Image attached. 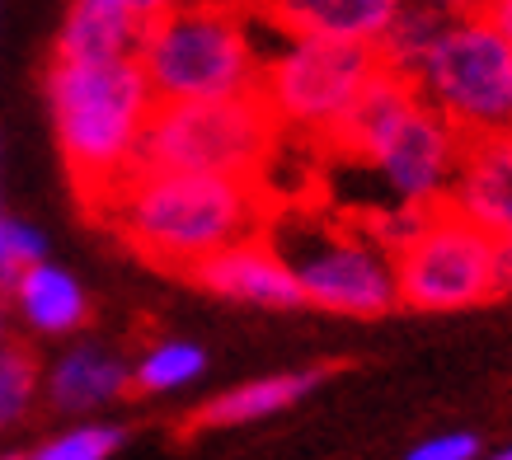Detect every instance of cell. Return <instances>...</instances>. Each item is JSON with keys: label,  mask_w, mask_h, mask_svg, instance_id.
Listing matches in <instances>:
<instances>
[{"label": "cell", "mask_w": 512, "mask_h": 460, "mask_svg": "<svg viewBox=\"0 0 512 460\" xmlns=\"http://www.w3.org/2000/svg\"><path fill=\"white\" fill-rule=\"evenodd\" d=\"M282 132L259 94L235 99H179L156 104L141 132L137 169H184V174H235L264 179Z\"/></svg>", "instance_id": "cell-5"}, {"label": "cell", "mask_w": 512, "mask_h": 460, "mask_svg": "<svg viewBox=\"0 0 512 460\" xmlns=\"http://www.w3.org/2000/svg\"><path fill=\"white\" fill-rule=\"evenodd\" d=\"M99 212L109 226L160 268H193L207 254L259 235L268 198L259 179L235 174H184V169H137Z\"/></svg>", "instance_id": "cell-1"}, {"label": "cell", "mask_w": 512, "mask_h": 460, "mask_svg": "<svg viewBox=\"0 0 512 460\" xmlns=\"http://www.w3.org/2000/svg\"><path fill=\"white\" fill-rule=\"evenodd\" d=\"M5 329H10V315H5V301H0V338H5Z\"/></svg>", "instance_id": "cell-27"}, {"label": "cell", "mask_w": 512, "mask_h": 460, "mask_svg": "<svg viewBox=\"0 0 512 460\" xmlns=\"http://www.w3.org/2000/svg\"><path fill=\"white\" fill-rule=\"evenodd\" d=\"M409 80L466 141L512 132V43L484 15H451Z\"/></svg>", "instance_id": "cell-6"}, {"label": "cell", "mask_w": 512, "mask_h": 460, "mask_svg": "<svg viewBox=\"0 0 512 460\" xmlns=\"http://www.w3.org/2000/svg\"><path fill=\"white\" fill-rule=\"evenodd\" d=\"M404 460H480V437L475 432H437V437L409 446Z\"/></svg>", "instance_id": "cell-22"}, {"label": "cell", "mask_w": 512, "mask_h": 460, "mask_svg": "<svg viewBox=\"0 0 512 460\" xmlns=\"http://www.w3.org/2000/svg\"><path fill=\"white\" fill-rule=\"evenodd\" d=\"M10 301H15L19 320L43 338L76 334L80 324L90 320V296H85V287H80L66 268H57V263H47V259L29 263V268L15 277Z\"/></svg>", "instance_id": "cell-15"}, {"label": "cell", "mask_w": 512, "mask_h": 460, "mask_svg": "<svg viewBox=\"0 0 512 460\" xmlns=\"http://www.w3.org/2000/svg\"><path fill=\"white\" fill-rule=\"evenodd\" d=\"M480 15L489 19V24H494V29H498V33H503V38H508V43H512V0H489V5H484Z\"/></svg>", "instance_id": "cell-25"}, {"label": "cell", "mask_w": 512, "mask_h": 460, "mask_svg": "<svg viewBox=\"0 0 512 460\" xmlns=\"http://www.w3.org/2000/svg\"><path fill=\"white\" fill-rule=\"evenodd\" d=\"M38 259H47L43 230L29 226V221H19V216L0 212V292H10L15 277Z\"/></svg>", "instance_id": "cell-21"}, {"label": "cell", "mask_w": 512, "mask_h": 460, "mask_svg": "<svg viewBox=\"0 0 512 460\" xmlns=\"http://www.w3.org/2000/svg\"><path fill=\"white\" fill-rule=\"evenodd\" d=\"M512 292V235H494V296Z\"/></svg>", "instance_id": "cell-24"}, {"label": "cell", "mask_w": 512, "mask_h": 460, "mask_svg": "<svg viewBox=\"0 0 512 460\" xmlns=\"http://www.w3.org/2000/svg\"><path fill=\"white\" fill-rule=\"evenodd\" d=\"M33 395H38V362L24 343L0 338V428H10L29 414Z\"/></svg>", "instance_id": "cell-20"}, {"label": "cell", "mask_w": 512, "mask_h": 460, "mask_svg": "<svg viewBox=\"0 0 512 460\" xmlns=\"http://www.w3.org/2000/svg\"><path fill=\"white\" fill-rule=\"evenodd\" d=\"M259 62L264 43L254 38V10L231 0H179L141 29L137 43V66L156 104L259 94Z\"/></svg>", "instance_id": "cell-4"}, {"label": "cell", "mask_w": 512, "mask_h": 460, "mask_svg": "<svg viewBox=\"0 0 512 460\" xmlns=\"http://www.w3.org/2000/svg\"><path fill=\"white\" fill-rule=\"evenodd\" d=\"M47 108L62 146L66 174L94 212L137 174L141 132L151 123L156 94L137 57L109 62H62L47 71Z\"/></svg>", "instance_id": "cell-2"}, {"label": "cell", "mask_w": 512, "mask_h": 460, "mask_svg": "<svg viewBox=\"0 0 512 460\" xmlns=\"http://www.w3.org/2000/svg\"><path fill=\"white\" fill-rule=\"evenodd\" d=\"M207 371V353H202L193 338H165L156 348H146L132 367V390L141 395H174L184 385L202 381Z\"/></svg>", "instance_id": "cell-18"}, {"label": "cell", "mask_w": 512, "mask_h": 460, "mask_svg": "<svg viewBox=\"0 0 512 460\" xmlns=\"http://www.w3.org/2000/svg\"><path fill=\"white\" fill-rule=\"evenodd\" d=\"M433 5H442L447 15H480L489 0H433Z\"/></svg>", "instance_id": "cell-26"}, {"label": "cell", "mask_w": 512, "mask_h": 460, "mask_svg": "<svg viewBox=\"0 0 512 460\" xmlns=\"http://www.w3.org/2000/svg\"><path fill=\"white\" fill-rule=\"evenodd\" d=\"M0 460H24V456H0Z\"/></svg>", "instance_id": "cell-29"}, {"label": "cell", "mask_w": 512, "mask_h": 460, "mask_svg": "<svg viewBox=\"0 0 512 460\" xmlns=\"http://www.w3.org/2000/svg\"><path fill=\"white\" fill-rule=\"evenodd\" d=\"M447 207L489 235H512V132L466 141Z\"/></svg>", "instance_id": "cell-12"}, {"label": "cell", "mask_w": 512, "mask_h": 460, "mask_svg": "<svg viewBox=\"0 0 512 460\" xmlns=\"http://www.w3.org/2000/svg\"><path fill=\"white\" fill-rule=\"evenodd\" d=\"M109 5H113V10H123L127 19H137L141 29H146V24H156L160 15H170L179 0H109Z\"/></svg>", "instance_id": "cell-23"}, {"label": "cell", "mask_w": 512, "mask_h": 460, "mask_svg": "<svg viewBox=\"0 0 512 460\" xmlns=\"http://www.w3.org/2000/svg\"><path fill=\"white\" fill-rule=\"evenodd\" d=\"M132 390V367L104 343H71L43 371V395L57 414H94Z\"/></svg>", "instance_id": "cell-13"}, {"label": "cell", "mask_w": 512, "mask_h": 460, "mask_svg": "<svg viewBox=\"0 0 512 460\" xmlns=\"http://www.w3.org/2000/svg\"><path fill=\"white\" fill-rule=\"evenodd\" d=\"M400 0H259V24L282 38H325V43L376 47Z\"/></svg>", "instance_id": "cell-11"}, {"label": "cell", "mask_w": 512, "mask_h": 460, "mask_svg": "<svg viewBox=\"0 0 512 460\" xmlns=\"http://www.w3.org/2000/svg\"><path fill=\"white\" fill-rule=\"evenodd\" d=\"M400 306L447 315L470 310L494 296V235L470 226L442 202L428 212L423 230L395 254Z\"/></svg>", "instance_id": "cell-9"}, {"label": "cell", "mask_w": 512, "mask_h": 460, "mask_svg": "<svg viewBox=\"0 0 512 460\" xmlns=\"http://www.w3.org/2000/svg\"><path fill=\"white\" fill-rule=\"evenodd\" d=\"M268 245L292 268L296 287H301V306L353 315V320H376L400 306L395 259L357 226L282 216L268 230Z\"/></svg>", "instance_id": "cell-7"}, {"label": "cell", "mask_w": 512, "mask_h": 460, "mask_svg": "<svg viewBox=\"0 0 512 460\" xmlns=\"http://www.w3.org/2000/svg\"><path fill=\"white\" fill-rule=\"evenodd\" d=\"M325 367H306V371H273V376H254L240 381L231 390H221L202 404L198 414L188 418L193 432H212V428H245V423H264V418L292 409L311 395L315 385L325 381Z\"/></svg>", "instance_id": "cell-14"}, {"label": "cell", "mask_w": 512, "mask_h": 460, "mask_svg": "<svg viewBox=\"0 0 512 460\" xmlns=\"http://www.w3.org/2000/svg\"><path fill=\"white\" fill-rule=\"evenodd\" d=\"M494 460H512V442L503 446V451H494Z\"/></svg>", "instance_id": "cell-28"}, {"label": "cell", "mask_w": 512, "mask_h": 460, "mask_svg": "<svg viewBox=\"0 0 512 460\" xmlns=\"http://www.w3.org/2000/svg\"><path fill=\"white\" fill-rule=\"evenodd\" d=\"M329 151L367 169L386 193L381 202L442 207L461 151H466V137L423 104L409 76L376 66V76L357 94L343 127L329 137Z\"/></svg>", "instance_id": "cell-3"}, {"label": "cell", "mask_w": 512, "mask_h": 460, "mask_svg": "<svg viewBox=\"0 0 512 460\" xmlns=\"http://www.w3.org/2000/svg\"><path fill=\"white\" fill-rule=\"evenodd\" d=\"M141 24L113 10L109 0H71L62 29H57V57L62 62H109V57H137Z\"/></svg>", "instance_id": "cell-16"}, {"label": "cell", "mask_w": 512, "mask_h": 460, "mask_svg": "<svg viewBox=\"0 0 512 460\" xmlns=\"http://www.w3.org/2000/svg\"><path fill=\"white\" fill-rule=\"evenodd\" d=\"M376 66L381 62L372 47L278 33L259 62V99L282 132L329 146V137L348 118V108L357 104V94L376 76Z\"/></svg>", "instance_id": "cell-8"}, {"label": "cell", "mask_w": 512, "mask_h": 460, "mask_svg": "<svg viewBox=\"0 0 512 460\" xmlns=\"http://www.w3.org/2000/svg\"><path fill=\"white\" fill-rule=\"evenodd\" d=\"M188 277L202 292L221 296V301H240V306H264V310H296L301 306V287H296L292 268L282 254L268 245L264 235H245L235 245L207 254L202 263L188 268Z\"/></svg>", "instance_id": "cell-10"}, {"label": "cell", "mask_w": 512, "mask_h": 460, "mask_svg": "<svg viewBox=\"0 0 512 460\" xmlns=\"http://www.w3.org/2000/svg\"><path fill=\"white\" fill-rule=\"evenodd\" d=\"M447 19L451 15L442 5H433V0H400L386 33H381V43L372 47L376 62L386 66V71H395V76H409L423 62V52L433 47V38L442 33Z\"/></svg>", "instance_id": "cell-17"}, {"label": "cell", "mask_w": 512, "mask_h": 460, "mask_svg": "<svg viewBox=\"0 0 512 460\" xmlns=\"http://www.w3.org/2000/svg\"><path fill=\"white\" fill-rule=\"evenodd\" d=\"M123 442L127 428H118V423H76V428L47 437L24 460H113V451H123Z\"/></svg>", "instance_id": "cell-19"}]
</instances>
